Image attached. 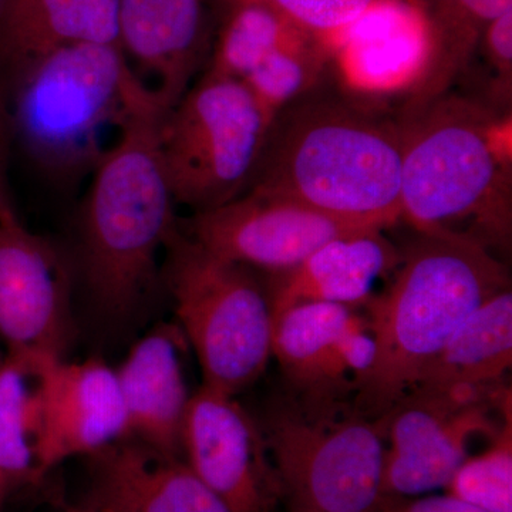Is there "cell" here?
Listing matches in <instances>:
<instances>
[{"label":"cell","instance_id":"cell-1","mask_svg":"<svg viewBox=\"0 0 512 512\" xmlns=\"http://www.w3.org/2000/svg\"><path fill=\"white\" fill-rule=\"evenodd\" d=\"M402 164V124L305 94L275 117L248 190L384 229L402 215Z\"/></svg>","mask_w":512,"mask_h":512},{"label":"cell","instance_id":"cell-2","mask_svg":"<svg viewBox=\"0 0 512 512\" xmlns=\"http://www.w3.org/2000/svg\"><path fill=\"white\" fill-rule=\"evenodd\" d=\"M402 127L400 220L420 234L453 235L493 254L510 248V117L444 94L407 113Z\"/></svg>","mask_w":512,"mask_h":512},{"label":"cell","instance_id":"cell-3","mask_svg":"<svg viewBox=\"0 0 512 512\" xmlns=\"http://www.w3.org/2000/svg\"><path fill=\"white\" fill-rule=\"evenodd\" d=\"M417 235L400 255L392 285L365 303L375 356L353 393L357 413L369 419L402 402L458 326L510 288L504 265L476 242Z\"/></svg>","mask_w":512,"mask_h":512},{"label":"cell","instance_id":"cell-4","mask_svg":"<svg viewBox=\"0 0 512 512\" xmlns=\"http://www.w3.org/2000/svg\"><path fill=\"white\" fill-rule=\"evenodd\" d=\"M167 113H137L94 168L82 217L84 281L110 315L133 311L157 278L161 249L178 229L158 128Z\"/></svg>","mask_w":512,"mask_h":512},{"label":"cell","instance_id":"cell-5","mask_svg":"<svg viewBox=\"0 0 512 512\" xmlns=\"http://www.w3.org/2000/svg\"><path fill=\"white\" fill-rule=\"evenodd\" d=\"M13 124L30 156L59 175L94 170L140 111L161 106L119 45L63 47L10 79Z\"/></svg>","mask_w":512,"mask_h":512},{"label":"cell","instance_id":"cell-6","mask_svg":"<svg viewBox=\"0 0 512 512\" xmlns=\"http://www.w3.org/2000/svg\"><path fill=\"white\" fill-rule=\"evenodd\" d=\"M165 251V281L200 363L202 386L237 396L272 357L268 291L251 268L211 254L180 228Z\"/></svg>","mask_w":512,"mask_h":512},{"label":"cell","instance_id":"cell-7","mask_svg":"<svg viewBox=\"0 0 512 512\" xmlns=\"http://www.w3.org/2000/svg\"><path fill=\"white\" fill-rule=\"evenodd\" d=\"M261 430L288 512L382 510V417H339V406L296 402L274 410Z\"/></svg>","mask_w":512,"mask_h":512},{"label":"cell","instance_id":"cell-8","mask_svg":"<svg viewBox=\"0 0 512 512\" xmlns=\"http://www.w3.org/2000/svg\"><path fill=\"white\" fill-rule=\"evenodd\" d=\"M272 121L241 80L205 73L168 110L158 146L175 204L214 210L251 187Z\"/></svg>","mask_w":512,"mask_h":512},{"label":"cell","instance_id":"cell-9","mask_svg":"<svg viewBox=\"0 0 512 512\" xmlns=\"http://www.w3.org/2000/svg\"><path fill=\"white\" fill-rule=\"evenodd\" d=\"M178 228L211 254L274 275L291 271L332 239L383 231L258 190L214 210L195 212Z\"/></svg>","mask_w":512,"mask_h":512},{"label":"cell","instance_id":"cell-10","mask_svg":"<svg viewBox=\"0 0 512 512\" xmlns=\"http://www.w3.org/2000/svg\"><path fill=\"white\" fill-rule=\"evenodd\" d=\"M511 404L510 390L490 400L460 402L436 394L410 393L384 420L383 497H414L446 488L477 436L494 439L503 423L494 409Z\"/></svg>","mask_w":512,"mask_h":512},{"label":"cell","instance_id":"cell-11","mask_svg":"<svg viewBox=\"0 0 512 512\" xmlns=\"http://www.w3.org/2000/svg\"><path fill=\"white\" fill-rule=\"evenodd\" d=\"M181 454L231 512H278L282 503L264 434L235 396L201 386L191 394Z\"/></svg>","mask_w":512,"mask_h":512},{"label":"cell","instance_id":"cell-12","mask_svg":"<svg viewBox=\"0 0 512 512\" xmlns=\"http://www.w3.org/2000/svg\"><path fill=\"white\" fill-rule=\"evenodd\" d=\"M72 335L70 276L50 241L0 208V343L62 359Z\"/></svg>","mask_w":512,"mask_h":512},{"label":"cell","instance_id":"cell-13","mask_svg":"<svg viewBox=\"0 0 512 512\" xmlns=\"http://www.w3.org/2000/svg\"><path fill=\"white\" fill-rule=\"evenodd\" d=\"M272 356L305 406L338 407L375 356L366 316L353 306L309 302L272 319Z\"/></svg>","mask_w":512,"mask_h":512},{"label":"cell","instance_id":"cell-14","mask_svg":"<svg viewBox=\"0 0 512 512\" xmlns=\"http://www.w3.org/2000/svg\"><path fill=\"white\" fill-rule=\"evenodd\" d=\"M83 503L93 512H231L183 457L133 439L93 454Z\"/></svg>","mask_w":512,"mask_h":512},{"label":"cell","instance_id":"cell-15","mask_svg":"<svg viewBox=\"0 0 512 512\" xmlns=\"http://www.w3.org/2000/svg\"><path fill=\"white\" fill-rule=\"evenodd\" d=\"M126 407L116 369L97 359L57 363L47 392L40 466L46 476L69 458L126 440Z\"/></svg>","mask_w":512,"mask_h":512},{"label":"cell","instance_id":"cell-16","mask_svg":"<svg viewBox=\"0 0 512 512\" xmlns=\"http://www.w3.org/2000/svg\"><path fill=\"white\" fill-rule=\"evenodd\" d=\"M117 30L124 56L156 80L164 110L173 109L207 52L204 0H119Z\"/></svg>","mask_w":512,"mask_h":512},{"label":"cell","instance_id":"cell-17","mask_svg":"<svg viewBox=\"0 0 512 512\" xmlns=\"http://www.w3.org/2000/svg\"><path fill=\"white\" fill-rule=\"evenodd\" d=\"M178 328L161 325L138 340L119 369L126 407L127 439L161 453L181 454V439L191 396L185 383Z\"/></svg>","mask_w":512,"mask_h":512},{"label":"cell","instance_id":"cell-18","mask_svg":"<svg viewBox=\"0 0 512 512\" xmlns=\"http://www.w3.org/2000/svg\"><path fill=\"white\" fill-rule=\"evenodd\" d=\"M338 37L340 66L353 89L409 93L419 82L429 49L423 6L380 0Z\"/></svg>","mask_w":512,"mask_h":512},{"label":"cell","instance_id":"cell-19","mask_svg":"<svg viewBox=\"0 0 512 512\" xmlns=\"http://www.w3.org/2000/svg\"><path fill=\"white\" fill-rule=\"evenodd\" d=\"M512 365V293L491 296L447 340L417 377L412 392L460 402L495 399L507 392ZM409 393V394H410Z\"/></svg>","mask_w":512,"mask_h":512},{"label":"cell","instance_id":"cell-20","mask_svg":"<svg viewBox=\"0 0 512 512\" xmlns=\"http://www.w3.org/2000/svg\"><path fill=\"white\" fill-rule=\"evenodd\" d=\"M382 232L332 239L291 271L274 275L268 291L272 319L299 303L365 305L377 279L400 261Z\"/></svg>","mask_w":512,"mask_h":512},{"label":"cell","instance_id":"cell-21","mask_svg":"<svg viewBox=\"0 0 512 512\" xmlns=\"http://www.w3.org/2000/svg\"><path fill=\"white\" fill-rule=\"evenodd\" d=\"M117 13L119 0H9L0 13V69L12 79L63 47L119 45Z\"/></svg>","mask_w":512,"mask_h":512},{"label":"cell","instance_id":"cell-22","mask_svg":"<svg viewBox=\"0 0 512 512\" xmlns=\"http://www.w3.org/2000/svg\"><path fill=\"white\" fill-rule=\"evenodd\" d=\"M59 357L6 353L0 363V480L28 483L43 477L47 392Z\"/></svg>","mask_w":512,"mask_h":512},{"label":"cell","instance_id":"cell-23","mask_svg":"<svg viewBox=\"0 0 512 512\" xmlns=\"http://www.w3.org/2000/svg\"><path fill=\"white\" fill-rule=\"evenodd\" d=\"M511 10L512 0H431L423 9L429 33L426 64L407 93V113L444 96L473 60L488 26Z\"/></svg>","mask_w":512,"mask_h":512},{"label":"cell","instance_id":"cell-24","mask_svg":"<svg viewBox=\"0 0 512 512\" xmlns=\"http://www.w3.org/2000/svg\"><path fill=\"white\" fill-rule=\"evenodd\" d=\"M229 6L207 72L214 76L242 80L279 47L312 35L268 3L235 0Z\"/></svg>","mask_w":512,"mask_h":512},{"label":"cell","instance_id":"cell-25","mask_svg":"<svg viewBox=\"0 0 512 512\" xmlns=\"http://www.w3.org/2000/svg\"><path fill=\"white\" fill-rule=\"evenodd\" d=\"M328 56L326 40L305 36L265 57L241 82L274 123L289 104L311 92Z\"/></svg>","mask_w":512,"mask_h":512},{"label":"cell","instance_id":"cell-26","mask_svg":"<svg viewBox=\"0 0 512 512\" xmlns=\"http://www.w3.org/2000/svg\"><path fill=\"white\" fill-rule=\"evenodd\" d=\"M451 495L487 512H512L511 417L480 456L466 458L447 487Z\"/></svg>","mask_w":512,"mask_h":512},{"label":"cell","instance_id":"cell-27","mask_svg":"<svg viewBox=\"0 0 512 512\" xmlns=\"http://www.w3.org/2000/svg\"><path fill=\"white\" fill-rule=\"evenodd\" d=\"M235 2V0H228ZM279 10L299 28L328 42L362 18L380 0H259Z\"/></svg>","mask_w":512,"mask_h":512},{"label":"cell","instance_id":"cell-28","mask_svg":"<svg viewBox=\"0 0 512 512\" xmlns=\"http://www.w3.org/2000/svg\"><path fill=\"white\" fill-rule=\"evenodd\" d=\"M495 73L493 77V96L495 111L507 109L511 104L512 83V10L495 19L485 30L480 46Z\"/></svg>","mask_w":512,"mask_h":512},{"label":"cell","instance_id":"cell-29","mask_svg":"<svg viewBox=\"0 0 512 512\" xmlns=\"http://www.w3.org/2000/svg\"><path fill=\"white\" fill-rule=\"evenodd\" d=\"M380 512H487L468 504L454 495H430V497L419 498L407 504H386L383 503Z\"/></svg>","mask_w":512,"mask_h":512},{"label":"cell","instance_id":"cell-30","mask_svg":"<svg viewBox=\"0 0 512 512\" xmlns=\"http://www.w3.org/2000/svg\"><path fill=\"white\" fill-rule=\"evenodd\" d=\"M0 136H2V113H0ZM5 204H8V200H6V195L3 194L2 178H0V208Z\"/></svg>","mask_w":512,"mask_h":512},{"label":"cell","instance_id":"cell-31","mask_svg":"<svg viewBox=\"0 0 512 512\" xmlns=\"http://www.w3.org/2000/svg\"><path fill=\"white\" fill-rule=\"evenodd\" d=\"M66 512H93L87 510V508L82 507V505H70V507L66 508Z\"/></svg>","mask_w":512,"mask_h":512},{"label":"cell","instance_id":"cell-32","mask_svg":"<svg viewBox=\"0 0 512 512\" xmlns=\"http://www.w3.org/2000/svg\"><path fill=\"white\" fill-rule=\"evenodd\" d=\"M9 0H0V13L3 12V9H5V6L8 5Z\"/></svg>","mask_w":512,"mask_h":512},{"label":"cell","instance_id":"cell-33","mask_svg":"<svg viewBox=\"0 0 512 512\" xmlns=\"http://www.w3.org/2000/svg\"><path fill=\"white\" fill-rule=\"evenodd\" d=\"M410 2L416 3V5L423 6L424 0H410Z\"/></svg>","mask_w":512,"mask_h":512},{"label":"cell","instance_id":"cell-34","mask_svg":"<svg viewBox=\"0 0 512 512\" xmlns=\"http://www.w3.org/2000/svg\"><path fill=\"white\" fill-rule=\"evenodd\" d=\"M3 357H5V355H3L2 350H0V363H2Z\"/></svg>","mask_w":512,"mask_h":512},{"label":"cell","instance_id":"cell-35","mask_svg":"<svg viewBox=\"0 0 512 512\" xmlns=\"http://www.w3.org/2000/svg\"><path fill=\"white\" fill-rule=\"evenodd\" d=\"M2 488H3V484H2V480H0V491H2Z\"/></svg>","mask_w":512,"mask_h":512}]
</instances>
